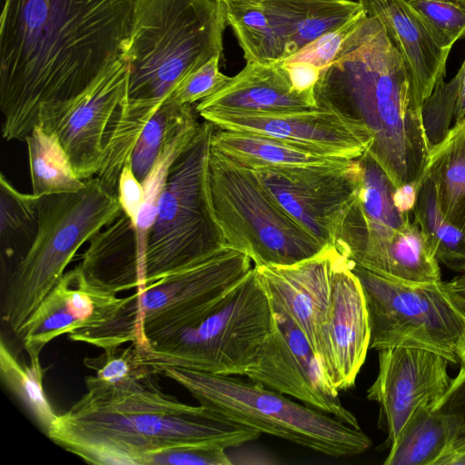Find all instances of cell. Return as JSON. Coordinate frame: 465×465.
I'll return each mask as SVG.
<instances>
[{"label": "cell", "instance_id": "obj_1", "mask_svg": "<svg viewBox=\"0 0 465 465\" xmlns=\"http://www.w3.org/2000/svg\"><path fill=\"white\" fill-rule=\"evenodd\" d=\"M135 0H5L0 19L3 137L91 87L130 49Z\"/></svg>", "mask_w": 465, "mask_h": 465}, {"label": "cell", "instance_id": "obj_2", "mask_svg": "<svg viewBox=\"0 0 465 465\" xmlns=\"http://www.w3.org/2000/svg\"><path fill=\"white\" fill-rule=\"evenodd\" d=\"M150 375L113 389L86 388L68 411L58 415L47 437L85 462L141 465L144 454L183 445L224 449L261 433L203 407L164 393Z\"/></svg>", "mask_w": 465, "mask_h": 465}, {"label": "cell", "instance_id": "obj_3", "mask_svg": "<svg viewBox=\"0 0 465 465\" xmlns=\"http://www.w3.org/2000/svg\"><path fill=\"white\" fill-rule=\"evenodd\" d=\"M317 102L362 122L367 153L394 187L420 183L430 153L422 103L381 22L365 14L315 85Z\"/></svg>", "mask_w": 465, "mask_h": 465}, {"label": "cell", "instance_id": "obj_4", "mask_svg": "<svg viewBox=\"0 0 465 465\" xmlns=\"http://www.w3.org/2000/svg\"><path fill=\"white\" fill-rule=\"evenodd\" d=\"M228 25L217 0H135L127 101L162 104L188 74L223 56Z\"/></svg>", "mask_w": 465, "mask_h": 465}, {"label": "cell", "instance_id": "obj_5", "mask_svg": "<svg viewBox=\"0 0 465 465\" xmlns=\"http://www.w3.org/2000/svg\"><path fill=\"white\" fill-rule=\"evenodd\" d=\"M186 389L203 406L260 433L270 434L322 454L363 453L371 440L334 416L297 403L249 378L219 375L176 366L155 367Z\"/></svg>", "mask_w": 465, "mask_h": 465}, {"label": "cell", "instance_id": "obj_6", "mask_svg": "<svg viewBox=\"0 0 465 465\" xmlns=\"http://www.w3.org/2000/svg\"><path fill=\"white\" fill-rule=\"evenodd\" d=\"M272 320L270 299L252 267L183 327L138 350L154 367L244 376L267 340Z\"/></svg>", "mask_w": 465, "mask_h": 465}, {"label": "cell", "instance_id": "obj_7", "mask_svg": "<svg viewBox=\"0 0 465 465\" xmlns=\"http://www.w3.org/2000/svg\"><path fill=\"white\" fill-rule=\"evenodd\" d=\"M36 238L6 278L3 321L15 334L59 282L78 249L122 213L117 196L97 178L74 193L38 197Z\"/></svg>", "mask_w": 465, "mask_h": 465}, {"label": "cell", "instance_id": "obj_8", "mask_svg": "<svg viewBox=\"0 0 465 465\" xmlns=\"http://www.w3.org/2000/svg\"><path fill=\"white\" fill-rule=\"evenodd\" d=\"M248 255L223 246L210 256L136 290L107 322L68 333L103 350L134 343L139 350L175 331L221 297L252 269Z\"/></svg>", "mask_w": 465, "mask_h": 465}, {"label": "cell", "instance_id": "obj_9", "mask_svg": "<svg viewBox=\"0 0 465 465\" xmlns=\"http://www.w3.org/2000/svg\"><path fill=\"white\" fill-rule=\"evenodd\" d=\"M209 191L225 246L249 256L253 266H287L324 247L264 188L255 172L211 146Z\"/></svg>", "mask_w": 465, "mask_h": 465}, {"label": "cell", "instance_id": "obj_10", "mask_svg": "<svg viewBox=\"0 0 465 465\" xmlns=\"http://www.w3.org/2000/svg\"><path fill=\"white\" fill-rule=\"evenodd\" d=\"M214 129L207 121L201 123L170 168L148 236L143 288L225 246L209 191L208 163Z\"/></svg>", "mask_w": 465, "mask_h": 465}, {"label": "cell", "instance_id": "obj_11", "mask_svg": "<svg viewBox=\"0 0 465 465\" xmlns=\"http://www.w3.org/2000/svg\"><path fill=\"white\" fill-rule=\"evenodd\" d=\"M351 267L365 299L370 349L417 348L460 363L465 309L445 282L405 283Z\"/></svg>", "mask_w": 465, "mask_h": 465}, {"label": "cell", "instance_id": "obj_12", "mask_svg": "<svg viewBox=\"0 0 465 465\" xmlns=\"http://www.w3.org/2000/svg\"><path fill=\"white\" fill-rule=\"evenodd\" d=\"M273 199L324 247L335 246L356 202L361 174L359 158L329 166L253 170Z\"/></svg>", "mask_w": 465, "mask_h": 465}, {"label": "cell", "instance_id": "obj_13", "mask_svg": "<svg viewBox=\"0 0 465 465\" xmlns=\"http://www.w3.org/2000/svg\"><path fill=\"white\" fill-rule=\"evenodd\" d=\"M270 334L244 377L361 429L341 402L308 340L283 312L273 309Z\"/></svg>", "mask_w": 465, "mask_h": 465}, {"label": "cell", "instance_id": "obj_14", "mask_svg": "<svg viewBox=\"0 0 465 465\" xmlns=\"http://www.w3.org/2000/svg\"><path fill=\"white\" fill-rule=\"evenodd\" d=\"M312 109L279 112H209L200 116L227 131L273 137L312 152L344 160L361 157L372 135L360 120L317 102Z\"/></svg>", "mask_w": 465, "mask_h": 465}, {"label": "cell", "instance_id": "obj_15", "mask_svg": "<svg viewBox=\"0 0 465 465\" xmlns=\"http://www.w3.org/2000/svg\"><path fill=\"white\" fill-rule=\"evenodd\" d=\"M129 68L117 62L72 103L43 114L39 125L54 134L77 176L86 181L100 171L108 126L127 99Z\"/></svg>", "mask_w": 465, "mask_h": 465}, {"label": "cell", "instance_id": "obj_16", "mask_svg": "<svg viewBox=\"0 0 465 465\" xmlns=\"http://www.w3.org/2000/svg\"><path fill=\"white\" fill-rule=\"evenodd\" d=\"M338 255L335 246H328L295 264L253 266L272 307L285 312L302 331L330 381L331 359L327 322Z\"/></svg>", "mask_w": 465, "mask_h": 465}, {"label": "cell", "instance_id": "obj_17", "mask_svg": "<svg viewBox=\"0 0 465 465\" xmlns=\"http://www.w3.org/2000/svg\"><path fill=\"white\" fill-rule=\"evenodd\" d=\"M378 351V374L367 390V399L379 404L391 445L418 407H434L440 401L452 378L448 373L450 361L436 352L407 347Z\"/></svg>", "mask_w": 465, "mask_h": 465}, {"label": "cell", "instance_id": "obj_18", "mask_svg": "<svg viewBox=\"0 0 465 465\" xmlns=\"http://www.w3.org/2000/svg\"><path fill=\"white\" fill-rule=\"evenodd\" d=\"M359 161L361 174L358 196L342 223L335 247L352 264L373 272L411 213H402L396 207L394 185L367 152Z\"/></svg>", "mask_w": 465, "mask_h": 465}, {"label": "cell", "instance_id": "obj_19", "mask_svg": "<svg viewBox=\"0 0 465 465\" xmlns=\"http://www.w3.org/2000/svg\"><path fill=\"white\" fill-rule=\"evenodd\" d=\"M89 282L79 264L64 272L21 327L30 359L39 358L46 344L58 336L96 327L111 318L129 301Z\"/></svg>", "mask_w": 465, "mask_h": 465}, {"label": "cell", "instance_id": "obj_20", "mask_svg": "<svg viewBox=\"0 0 465 465\" xmlns=\"http://www.w3.org/2000/svg\"><path fill=\"white\" fill-rule=\"evenodd\" d=\"M327 334L331 384L339 391L348 390L354 385L370 349V327L361 282L340 251L331 279Z\"/></svg>", "mask_w": 465, "mask_h": 465}, {"label": "cell", "instance_id": "obj_21", "mask_svg": "<svg viewBox=\"0 0 465 465\" xmlns=\"http://www.w3.org/2000/svg\"><path fill=\"white\" fill-rule=\"evenodd\" d=\"M377 17L402 55L418 98L423 102L444 79L451 47L446 45L407 0H358Z\"/></svg>", "mask_w": 465, "mask_h": 465}, {"label": "cell", "instance_id": "obj_22", "mask_svg": "<svg viewBox=\"0 0 465 465\" xmlns=\"http://www.w3.org/2000/svg\"><path fill=\"white\" fill-rule=\"evenodd\" d=\"M318 106L314 92H299L282 62L247 63L245 67L213 95L195 106L201 115L209 112L279 113Z\"/></svg>", "mask_w": 465, "mask_h": 465}, {"label": "cell", "instance_id": "obj_23", "mask_svg": "<svg viewBox=\"0 0 465 465\" xmlns=\"http://www.w3.org/2000/svg\"><path fill=\"white\" fill-rule=\"evenodd\" d=\"M262 1L283 45L284 60L362 11L353 0Z\"/></svg>", "mask_w": 465, "mask_h": 465}, {"label": "cell", "instance_id": "obj_24", "mask_svg": "<svg viewBox=\"0 0 465 465\" xmlns=\"http://www.w3.org/2000/svg\"><path fill=\"white\" fill-rule=\"evenodd\" d=\"M211 146L252 170L266 167L329 166L349 161L322 155L273 137L217 127L213 131Z\"/></svg>", "mask_w": 465, "mask_h": 465}, {"label": "cell", "instance_id": "obj_25", "mask_svg": "<svg viewBox=\"0 0 465 465\" xmlns=\"http://www.w3.org/2000/svg\"><path fill=\"white\" fill-rule=\"evenodd\" d=\"M423 175L434 185L443 217L465 233V118L430 147Z\"/></svg>", "mask_w": 465, "mask_h": 465}, {"label": "cell", "instance_id": "obj_26", "mask_svg": "<svg viewBox=\"0 0 465 465\" xmlns=\"http://www.w3.org/2000/svg\"><path fill=\"white\" fill-rule=\"evenodd\" d=\"M200 126L196 115L190 117L170 135L155 163L142 182L144 200L134 228L138 288L145 284V257L150 231L157 216L160 197L170 168L178 155L194 137ZM136 289V290H137Z\"/></svg>", "mask_w": 465, "mask_h": 465}, {"label": "cell", "instance_id": "obj_27", "mask_svg": "<svg viewBox=\"0 0 465 465\" xmlns=\"http://www.w3.org/2000/svg\"><path fill=\"white\" fill-rule=\"evenodd\" d=\"M39 226L38 197L0 174V253L6 278L32 247Z\"/></svg>", "mask_w": 465, "mask_h": 465}, {"label": "cell", "instance_id": "obj_28", "mask_svg": "<svg viewBox=\"0 0 465 465\" xmlns=\"http://www.w3.org/2000/svg\"><path fill=\"white\" fill-rule=\"evenodd\" d=\"M450 430L433 406L421 405L409 417L390 445L385 465H436L447 452Z\"/></svg>", "mask_w": 465, "mask_h": 465}, {"label": "cell", "instance_id": "obj_29", "mask_svg": "<svg viewBox=\"0 0 465 465\" xmlns=\"http://www.w3.org/2000/svg\"><path fill=\"white\" fill-rule=\"evenodd\" d=\"M373 273L405 283L441 281L439 262L414 218L410 217L397 231Z\"/></svg>", "mask_w": 465, "mask_h": 465}, {"label": "cell", "instance_id": "obj_30", "mask_svg": "<svg viewBox=\"0 0 465 465\" xmlns=\"http://www.w3.org/2000/svg\"><path fill=\"white\" fill-rule=\"evenodd\" d=\"M25 141L34 195L74 193L84 188L85 181L75 173L67 153L54 134L37 124Z\"/></svg>", "mask_w": 465, "mask_h": 465}, {"label": "cell", "instance_id": "obj_31", "mask_svg": "<svg viewBox=\"0 0 465 465\" xmlns=\"http://www.w3.org/2000/svg\"><path fill=\"white\" fill-rule=\"evenodd\" d=\"M161 105L153 103H131L127 99L121 104L112 119L104 140V158L96 178L103 188L117 196L120 174L148 120Z\"/></svg>", "mask_w": 465, "mask_h": 465}, {"label": "cell", "instance_id": "obj_32", "mask_svg": "<svg viewBox=\"0 0 465 465\" xmlns=\"http://www.w3.org/2000/svg\"><path fill=\"white\" fill-rule=\"evenodd\" d=\"M228 25L242 47L247 63L284 60L282 40L262 0H225Z\"/></svg>", "mask_w": 465, "mask_h": 465}, {"label": "cell", "instance_id": "obj_33", "mask_svg": "<svg viewBox=\"0 0 465 465\" xmlns=\"http://www.w3.org/2000/svg\"><path fill=\"white\" fill-rule=\"evenodd\" d=\"M436 260L460 273L465 272V233L446 221L437 202L431 180L422 175L412 211Z\"/></svg>", "mask_w": 465, "mask_h": 465}, {"label": "cell", "instance_id": "obj_34", "mask_svg": "<svg viewBox=\"0 0 465 465\" xmlns=\"http://www.w3.org/2000/svg\"><path fill=\"white\" fill-rule=\"evenodd\" d=\"M45 370L39 358L30 359V364L21 362L2 338L0 341V374L5 386L23 403L47 436L58 417L43 387Z\"/></svg>", "mask_w": 465, "mask_h": 465}, {"label": "cell", "instance_id": "obj_35", "mask_svg": "<svg viewBox=\"0 0 465 465\" xmlns=\"http://www.w3.org/2000/svg\"><path fill=\"white\" fill-rule=\"evenodd\" d=\"M195 113L193 104H178L169 96L161 104L143 127L131 155L132 170L141 183L170 135Z\"/></svg>", "mask_w": 465, "mask_h": 465}, {"label": "cell", "instance_id": "obj_36", "mask_svg": "<svg viewBox=\"0 0 465 465\" xmlns=\"http://www.w3.org/2000/svg\"><path fill=\"white\" fill-rule=\"evenodd\" d=\"M84 364L95 372L85 378L86 388H119L150 375L160 374L154 366L143 360L141 351L134 343L126 348L104 349L97 357L85 358Z\"/></svg>", "mask_w": 465, "mask_h": 465}, {"label": "cell", "instance_id": "obj_37", "mask_svg": "<svg viewBox=\"0 0 465 465\" xmlns=\"http://www.w3.org/2000/svg\"><path fill=\"white\" fill-rule=\"evenodd\" d=\"M448 46L465 37V0H407Z\"/></svg>", "mask_w": 465, "mask_h": 465}, {"label": "cell", "instance_id": "obj_38", "mask_svg": "<svg viewBox=\"0 0 465 465\" xmlns=\"http://www.w3.org/2000/svg\"><path fill=\"white\" fill-rule=\"evenodd\" d=\"M222 56H214L188 74L170 94L169 97L181 104L200 102L223 88L231 77L219 70Z\"/></svg>", "mask_w": 465, "mask_h": 465}, {"label": "cell", "instance_id": "obj_39", "mask_svg": "<svg viewBox=\"0 0 465 465\" xmlns=\"http://www.w3.org/2000/svg\"><path fill=\"white\" fill-rule=\"evenodd\" d=\"M224 448L213 445H183L144 454L141 465H230Z\"/></svg>", "mask_w": 465, "mask_h": 465}, {"label": "cell", "instance_id": "obj_40", "mask_svg": "<svg viewBox=\"0 0 465 465\" xmlns=\"http://www.w3.org/2000/svg\"><path fill=\"white\" fill-rule=\"evenodd\" d=\"M433 409L446 418L450 427L447 451L465 450V363H460L458 374Z\"/></svg>", "mask_w": 465, "mask_h": 465}, {"label": "cell", "instance_id": "obj_41", "mask_svg": "<svg viewBox=\"0 0 465 465\" xmlns=\"http://www.w3.org/2000/svg\"><path fill=\"white\" fill-rule=\"evenodd\" d=\"M365 14L362 8L361 12L344 25L322 35L282 62H307L323 71L332 63L344 41L352 33Z\"/></svg>", "mask_w": 465, "mask_h": 465}, {"label": "cell", "instance_id": "obj_42", "mask_svg": "<svg viewBox=\"0 0 465 465\" xmlns=\"http://www.w3.org/2000/svg\"><path fill=\"white\" fill-rule=\"evenodd\" d=\"M130 161L126 163L120 174L117 198L122 212L129 218L134 228L144 200V190L142 183L134 175Z\"/></svg>", "mask_w": 465, "mask_h": 465}, {"label": "cell", "instance_id": "obj_43", "mask_svg": "<svg viewBox=\"0 0 465 465\" xmlns=\"http://www.w3.org/2000/svg\"><path fill=\"white\" fill-rule=\"evenodd\" d=\"M286 67L293 88L299 92H314L322 71L307 62H282Z\"/></svg>", "mask_w": 465, "mask_h": 465}, {"label": "cell", "instance_id": "obj_44", "mask_svg": "<svg viewBox=\"0 0 465 465\" xmlns=\"http://www.w3.org/2000/svg\"><path fill=\"white\" fill-rule=\"evenodd\" d=\"M420 186V182L410 183L400 187H395L393 200L401 213L405 214L412 213Z\"/></svg>", "mask_w": 465, "mask_h": 465}, {"label": "cell", "instance_id": "obj_45", "mask_svg": "<svg viewBox=\"0 0 465 465\" xmlns=\"http://www.w3.org/2000/svg\"><path fill=\"white\" fill-rule=\"evenodd\" d=\"M455 77L454 124L465 118V59Z\"/></svg>", "mask_w": 465, "mask_h": 465}, {"label": "cell", "instance_id": "obj_46", "mask_svg": "<svg viewBox=\"0 0 465 465\" xmlns=\"http://www.w3.org/2000/svg\"><path fill=\"white\" fill-rule=\"evenodd\" d=\"M445 282L465 309V272Z\"/></svg>", "mask_w": 465, "mask_h": 465}, {"label": "cell", "instance_id": "obj_47", "mask_svg": "<svg viewBox=\"0 0 465 465\" xmlns=\"http://www.w3.org/2000/svg\"><path fill=\"white\" fill-rule=\"evenodd\" d=\"M436 465H465V450L447 451Z\"/></svg>", "mask_w": 465, "mask_h": 465}, {"label": "cell", "instance_id": "obj_48", "mask_svg": "<svg viewBox=\"0 0 465 465\" xmlns=\"http://www.w3.org/2000/svg\"><path fill=\"white\" fill-rule=\"evenodd\" d=\"M460 363H465V335H464V340H463L462 357H461Z\"/></svg>", "mask_w": 465, "mask_h": 465}, {"label": "cell", "instance_id": "obj_49", "mask_svg": "<svg viewBox=\"0 0 465 465\" xmlns=\"http://www.w3.org/2000/svg\"><path fill=\"white\" fill-rule=\"evenodd\" d=\"M217 1L224 2L225 0H217Z\"/></svg>", "mask_w": 465, "mask_h": 465}]
</instances>
